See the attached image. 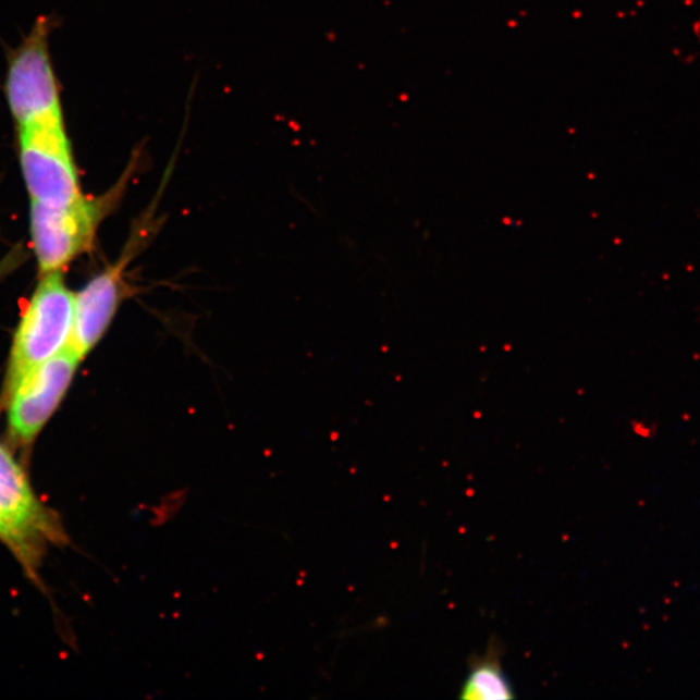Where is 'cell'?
<instances>
[{
	"label": "cell",
	"instance_id": "5b68a950",
	"mask_svg": "<svg viewBox=\"0 0 700 700\" xmlns=\"http://www.w3.org/2000/svg\"><path fill=\"white\" fill-rule=\"evenodd\" d=\"M83 361L70 345L37 367L9 392L13 437L29 443L58 409Z\"/></svg>",
	"mask_w": 700,
	"mask_h": 700
},
{
	"label": "cell",
	"instance_id": "52a82bcc",
	"mask_svg": "<svg viewBox=\"0 0 700 700\" xmlns=\"http://www.w3.org/2000/svg\"><path fill=\"white\" fill-rule=\"evenodd\" d=\"M40 512L28 480L0 445V536L22 543L39 526Z\"/></svg>",
	"mask_w": 700,
	"mask_h": 700
},
{
	"label": "cell",
	"instance_id": "6da1fadb",
	"mask_svg": "<svg viewBox=\"0 0 700 700\" xmlns=\"http://www.w3.org/2000/svg\"><path fill=\"white\" fill-rule=\"evenodd\" d=\"M139 160L140 151H135L121 180L105 196L84 195L61 207L32 201L33 247L44 274L61 271L93 247L100 222L125 193L128 181L137 172Z\"/></svg>",
	"mask_w": 700,
	"mask_h": 700
},
{
	"label": "cell",
	"instance_id": "277c9868",
	"mask_svg": "<svg viewBox=\"0 0 700 700\" xmlns=\"http://www.w3.org/2000/svg\"><path fill=\"white\" fill-rule=\"evenodd\" d=\"M16 134L20 165L30 201L61 207L84 196L65 122L23 128Z\"/></svg>",
	"mask_w": 700,
	"mask_h": 700
},
{
	"label": "cell",
	"instance_id": "8992f818",
	"mask_svg": "<svg viewBox=\"0 0 700 700\" xmlns=\"http://www.w3.org/2000/svg\"><path fill=\"white\" fill-rule=\"evenodd\" d=\"M128 255L74 295L73 330L67 345L81 359L93 351L113 321L126 290L124 270L131 258Z\"/></svg>",
	"mask_w": 700,
	"mask_h": 700
},
{
	"label": "cell",
	"instance_id": "3957f363",
	"mask_svg": "<svg viewBox=\"0 0 700 700\" xmlns=\"http://www.w3.org/2000/svg\"><path fill=\"white\" fill-rule=\"evenodd\" d=\"M74 295L61 271L45 274L20 322L12 345L9 392L71 342Z\"/></svg>",
	"mask_w": 700,
	"mask_h": 700
},
{
	"label": "cell",
	"instance_id": "ba28073f",
	"mask_svg": "<svg viewBox=\"0 0 700 700\" xmlns=\"http://www.w3.org/2000/svg\"><path fill=\"white\" fill-rule=\"evenodd\" d=\"M459 698L470 700L514 699V689L498 655V650L489 651L471 665Z\"/></svg>",
	"mask_w": 700,
	"mask_h": 700
},
{
	"label": "cell",
	"instance_id": "7a4b0ae2",
	"mask_svg": "<svg viewBox=\"0 0 700 700\" xmlns=\"http://www.w3.org/2000/svg\"><path fill=\"white\" fill-rule=\"evenodd\" d=\"M51 30L50 19L40 16L10 53L4 94L16 131L65 122L50 51Z\"/></svg>",
	"mask_w": 700,
	"mask_h": 700
}]
</instances>
